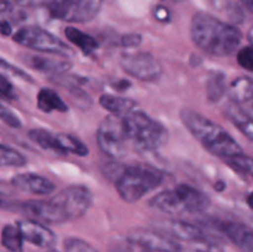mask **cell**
Returning <instances> with one entry per match:
<instances>
[{
    "label": "cell",
    "mask_w": 253,
    "mask_h": 252,
    "mask_svg": "<svg viewBox=\"0 0 253 252\" xmlns=\"http://www.w3.org/2000/svg\"><path fill=\"white\" fill-rule=\"evenodd\" d=\"M249 40H250V42H251V46L253 47V26L250 29V31H249Z\"/></svg>",
    "instance_id": "41"
},
{
    "label": "cell",
    "mask_w": 253,
    "mask_h": 252,
    "mask_svg": "<svg viewBox=\"0 0 253 252\" xmlns=\"http://www.w3.org/2000/svg\"><path fill=\"white\" fill-rule=\"evenodd\" d=\"M120 66L127 76L141 82H155L163 72L160 59L150 52L123 53L120 57Z\"/></svg>",
    "instance_id": "10"
},
{
    "label": "cell",
    "mask_w": 253,
    "mask_h": 252,
    "mask_svg": "<svg viewBox=\"0 0 253 252\" xmlns=\"http://www.w3.org/2000/svg\"><path fill=\"white\" fill-rule=\"evenodd\" d=\"M246 202H247V205H249V207L251 208V209H253V190H252L251 193H250L249 195H247Z\"/></svg>",
    "instance_id": "37"
},
{
    "label": "cell",
    "mask_w": 253,
    "mask_h": 252,
    "mask_svg": "<svg viewBox=\"0 0 253 252\" xmlns=\"http://www.w3.org/2000/svg\"><path fill=\"white\" fill-rule=\"evenodd\" d=\"M25 165H26V158L22 153L9 146L0 145V166L22 167Z\"/></svg>",
    "instance_id": "26"
},
{
    "label": "cell",
    "mask_w": 253,
    "mask_h": 252,
    "mask_svg": "<svg viewBox=\"0 0 253 252\" xmlns=\"http://www.w3.org/2000/svg\"><path fill=\"white\" fill-rule=\"evenodd\" d=\"M226 91L225 74L215 73L210 77L207 84V95L210 101H219Z\"/></svg>",
    "instance_id": "25"
},
{
    "label": "cell",
    "mask_w": 253,
    "mask_h": 252,
    "mask_svg": "<svg viewBox=\"0 0 253 252\" xmlns=\"http://www.w3.org/2000/svg\"><path fill=\"white\" fill-rule=\"evenodd\" d=\"M19 210L29 219L46 225H59L68 221L64 212L52 198L48 200H29L20 203Z\"/></svg>",
    "instance_id": "14"
},
{
    "label": "cell",
    "mask_w": 253,
    "mask_h": 252,
    "mask_svg": "<svg viewBox=\"0 0 253 252\" xmlns=\"http://www.w3.org/2000/svg\"><path fill=\"white\" fill-rule=\"evenodd\" d=\"M141 252H153V251H146V250H142V251Z\"/></svg>",
    "instance_id": "44"
},
{
    "label": "cell",
    "mask_w": 253,
    "mask_h": 252,
    "mask_svg": "<svg viewBox=\"0 0 253 252\" xmlns=\"http://www.w3.org/2000/svg\"><path fill=\"white\" fill-rule=\"evenodd\" d=\"M14 41L27 48L59 57H71L74 51L56 35L40 26H24L14 34Z\"/></svg>",
    "instance_id": "6"
},
{
    "label": "cell",
    "mask_w": 253,
    "mask_h": 252,
    "mask_svg": "<svg viewBox=\"0 0 253 252\" xmlns=\"http://www.w3.org/2000/svg\"><path fill=\"white\" fill-rule=\"evenodd\" d=\"M210 204L211 200L208 194L188 184H179L172 189L158 193L150 200L153 209L169 215L200 214Z\"/></svg>",
    "instance_id": "3"
},
{
    "label": "cell",
    "mask_w": 253,
    "mask_h": 252,
    "mask_svg": "<svg viewBox=\"0 0 253 252\" xmlns=\"http://www.w3.org/2000/svg\"><path fill=\"white\" fill-rule=\"evenodd\" d=\"M64 252H98L89 242L78 237H68L63 241Z\"/></svg>",
    "instance_id": "28"
},
{
    "label": "cell",
    "mask_w": 253,
    "mask_h": 252,
    "mask_svg": "<svg viewBox=\"0 0 253 252\" xmlns=\"http://www.w3.org/2000/svg\"><path fill=\"white\" fill-rule=\"evenodd\" d=\"M0 120L10 127H20L21 126V121L19 120V118L14 113L4 108H0Z\"/></svg>",
    "instance_id": "32"
},
{
    "label": "cell",
    "mask_w": 253,
    "mask_h": 252,
    "mask_svg": "<svg viewBox=\"0 0 253 252\" xmlns=\"http://www.w3.org/2000/svg\"><path fill=\"white\" fill-rule=\"evenodd\" d=\"M128 143L138 151H155L168 142L169 132L160 121L140 110H132L123 116Z\"/></svg>",
    "instance_id": "4"
},
{
    "label": "cell",
    "mask_w": 253,
    "mask_h": 252,
    "mask_svg": "<svg viewBox=\"0 0 253 252\" xmlns=\"http://www.w3.org/2000/svg\"><path fill=\"white\" fill-rule=\"evenodd\" d=\"M237 63L244 69L253 72V47L246 46L237 52Z\"/></svg>",
    "instance_id": "29"
},
{
    "label": "cell",
    "mask_w": 253,
    "mask_h": 252,
    "mask_svg": "<svg viewBox=\"0 0 253 252\" xmlns=\"http://www.w3.org/2000/svg\"><path fill=\"white\" fill-rule=\"evenodd\" d=\"M165 174L150 166H124L115 179V188L121 199L126 203H136L148 193L160 187Z\"/></svg>",
    "instance_id": "5"
},
{
    "label": "cell",
    "mask_w": 253,
    "mask_h": 252,
    "mask_svg": "<svg viewBox=\"0 0 253 252\" xmlns=\"http://www.w3.org/2000/svg\"><path fill=\"white\" fill-rule=\"evenodd\" d=\"M22 61L31 68L48 74H63L72 67V63L64 57H44L40 54H25Z\"/></svg>",
    "instance_id": "18"
},
{
    "label": "cell",
    "mask_w": 253,
    "mask_h": 252,
    "mask_svg": "<svg viewBox=\"0 0 253 252\" xmlns=\"http://www.w3.org/2000/svg\"><path fill=\"white\" fill-rule=\"evenodd\" d=\"M0 96L5 99L15 98L14 85L10 82V79L7 77L2 76L1 73H0Z\"/></svg>",
    "instance_id": "31"
},
{
    "label": "cell",
    "mask_w": 253,
    "mask_h": 252,
    "mask_svg": "<svg viewBox=\"0 0 253 252\" xmlns=\"http://www.w3.org/2000/svg\"><path fill=\"white\" fill-rule=\"evenodd\" d=\"M198 252H208V251H203V250H200V251H198Z\"/></svg>",
    "instance_id": "45"
},
{
    "label": "cell",
    "mask_w": 253,
    "mask_h": 252,
    "mask_svg": "<svg viewBox=\"0 0 253 252\" xmlns=\"http://www.w3.org/2000/svg\"><path fill=\"white\" fill-rule=\"evenodd\" d=\"M103 0H46V7L54 19L84 24L99 14Z\"/></svg>",
    "instance_id": "8"
},
{
    "label": "cell",
    "mask_w": 253,
    "mask_h": 252,
    "mask_svg": "<svg viewBox=\"0 0 253 252\" xmlns=\"http://www.w3.org/2000/svg\"><path fill=\"white\" fill-rule=\"evenodd\" d=\"M64 35H66L67 40L71 42L73 46H76L79 51L83 52L84 54H91L96 51L98 48V42L94 37L90 35L85 34L82 30L77 29V27L68 26L64 29Z\"/></svg>",
    "instance_id": "23"
},
{
    "label": "cell",
    "mask_w": 253,
    "mask_h": 252,
    "mask_svg": "<svg viewBox=\"0 0 253 252\" xmlns=\"http://www.w3.org/2000/svg\"><path fill=\"white\" fill-rule=\"evenodd\" d=\"M37 108L43 113H66L68 110V106L64 103L63 99L53 90L49 88L40 89L39 94L36 96Z\"/></svg>",
    "instance_id": "21"
},
{
    "label": "cell",
    "mask_w": 253,
    "mask_h": 252,
    "mask_svg": "<svg viewBox=\"0 0 253 252\" xmlns=\"http://www.w3.org/2000/svg\"><path fill=\"white\" fill-rule=\"evenodd\" d=\"M172 1H174V2H180V1H183V0H172Z\"/></svg>",
    "instance_id": "42"
},
{
    "label": "cell",
    "mask_w": 253,
    "mask_h": 252,
    "mask_svg": "<svg viewBox=\"0 0 253 252\" xmlns=\"http://www.w3.org/2000/svg\"><path fill=\"white\" fill-rule=\"evenodd\" d=\"M61 208L68 221L77 220L86 214L93 204L94 195L85 185H69L52 197Z\"/></svg>",
    "instance_id": "11"
},
{
    "label": "cell",
    "mask_w": 253,
    "mask_h": 252,
    "mask_svg": "<svg viewBox=\"0 0 253 252\" xmlns=\"http://www.w3.org/2000/svg\"><path fill=\"white\" fill-rule=\"evenodd\" d=\"M183 125L210 153L224 160L241 155L242 148L226 130L190 108H183L179 113Z\"/></svg>",
    "instance_id": "2"
},
{
    "label": "cell",
    "mask_w": 253,
    "mask_h": 252,
    "mask_svg": "<svg viewBox=\"0 0 253 252\" xmlns=\"http://www.w3.org/2000/svg\"><path fill=\"white\" fill-rule=\"evenodd\" d=\"M24 241L40 249H49L57 241L56 234L46 224L32 219L20 220L16 222Z\"/></svg>",
    "instance_id": "15"
},
{
    "label": "cell",
    "mask_w": 253,
    "mask_h": 252,
    "mask_svg": "<svg viewBox=\"0 0 253 252\" xmlns=\"http://www.w3.org/2000/svg\"><path fill=\"white\" fill-rule=\"evenodd\" d=\"M217 229L244 252H253V229L239 221L219 222Z\"/></svg>",
    "instance_id": "16"
},
{
    "label": "cell",
    "mask_w": 253,
    "mask_h": 252,
    "mask_svg": "<svg viewBox=\"0 0 253 252\" xmlns=\"http://www.w3.org/2000/svg\"><path fill=\"white\" fill-rule=\"evenodd\" d=\"M242 1H244V4L246 5L251 11H253V0H242Z\"/></svg>",
    "instance_id": "38"
},
{
    "label": "cell",
    "mask_w": 253,
    "mask_h": 252,
    "mask_svg": "<svg viewBox=\"0 0 253 252\" xmlns=\"http://www.w3.org/2000/svg\"><path fill=\"white\" fill-rule=\"evenodd\" d=\"M155 17L160 21H168L169 20V11L165 6H157L155 9Z\"/></svg>",
    "instance_id": "34"
},
{
    "label": "cell",
    "mask_w": 253,
    "mask_h": 252,
    "mask_svg": "<svg viewBox=\"0 0 253 252\" xmlns=\"http://www.w3.org/2000/svg\"><path fill=\"white\" fill-rule=\"evenodd\" d=\"M229 96L234 104H244L253 99V79L239 77L229 86Z\"/></svg>",
    "instance_id": "22"
},
{
    "label": "cell",
    "mask_w": 253,
    "mask_h": 252,
    "mask_svg": "<svg viewBox=\"0 0 253 252\" xmlns=\"http://www.w3.org/2000/svg\"><path fill=\"white\" fill-rule=\"evenodd\" d=\"M156 230L168 235L174 240L187 242H199L210 247L216 245L210 240V236L198 225L179 219H162L155 222Z\"/></svg>",
    "instance_id": "13"
},
{
    "label": "cell",
    "mask_w": 253,
    "mask_h": 252,
    "mask_svg": "<svg viewBox=\"0 0 253 252\" xmlns=\"http://www.w3.org/2000/svg\"><path fill=\"white\" fill-rule=\"evenodd\" d=\"M96 142L104 155L119 160L127 152L128 140L124 127L123 116H106L96 130Z\"/></svg>",
    "instance_id": "7"
},
{
    "label": "cell",
    "mask_w": 253,
    "mask_h": 252,
    "mask_svg": "<svg viewBox=\"0 0 253 252\" xmlns=\"http://www.w3.org/2000/svg\"><path fill=\"white\" fill-rule=\"evenodd\" d=\"M214 188H215V189H216V190H224V189H225V184H224V183H222V182H217L216 184L214 185Z\"/></svg>",
    "instance_id": "40"
},
{
    "label": "cell",
    "mask_w": 253,
    "mask_h": 252,
    "mask_svg": "<svg viewBox=\"0 0 253 252\" xmlns=\"http://www.w3.org/2000/svg\"><path fill=\"white\" fill-rule=\"evenodd\" d=\"M11 31V25L6 20L0 19V35H2V36H10Z\"/></svg>",
    "instance_id": "35"
},
{
    "label": "cell",
    "mask_w": 253,
    "mask_h": 252,
    "mask_svg": "<svg viewBox=\"0 0 253 252\" xmlns=\"http://www.w3.org/2000/svg\"><path fill=\"white\" fill-rule=\"evenodd\" d=\"M1 245L10 252H21L24 239L17 225H5L1 230Z\"/></svg>",
    "instance_id": "24"
},
{
    "label": "cell",
    "mask_w": 253,
    "mask_h": 252,
    "mask_svg": "<svg viewBox=\"0 0 253 252\" xmlns=\"http://www.w3.org/2000/svg\"><path fill=\"white\" fill-rule=\"evenodd\" d=\"M12 9V5L9 0H0V15L10 11Z\"/></svg>",
    "instance_id": "36"
},
{
    "label": "cell",
    "mask_w": 253,
    "mask_h": 252,
    "mask_svg": "<svg viewBox=\"0 0 253 252\" xmlns=\"http://www.w3.org/2000/svg\"><path fill=\"white\" fill-rule=\"evenodd\" d=\"M11 184L22 192L35 195H49L56 190V184L48 178L36 173H22L12 177Z\"/></svg>",
    "instance_id": "17"
},
{
    "label": "cell",
    "mask_w": 253,
    "mask_h": 252,
    "mask_svg": "<svg viewBox=\"0 0 253 252\" xmlns=\"http://www.w3.org/2000/svg\"><path fill=\"white\" fill-rule=\"evenodd\" d=\"M29 137L43 150L54 151L62 155L72 153L85 157L89 153L88 147L78 137L68 133H53L44 128H32L29 131Z\"/></svg>",
    "instance_id": "9"
},
{
    "label": "cell",
    "mask_w": 253,
    "mask_h": 252,
    "mask_svg": "<svg viewBox=\"0 0 253 252\" xmlns=\"http://www.w3.org/2000/svg\"><path fill=\"white\" fill-rule=\"evenodd\" d=\"M127 240L132 245L146 251L153 252H182V245L177 240L155 229L135 227L127 234Z\"/></svg>",
    "instance_id": "12"
},
{
    "label": "cell",
    "mask_w": 253,
    "mask_h": 252,
    "mask_svg": "<svg viewBox=\"0 0 253 252\" xmlns=\"http://www.w3.org/2000/svg\"><path fill=\"white\" fill-rule=\"evenodd\" d=\"M103 1H109V2H110V1H114V0H103Z\"/></svg>",
    "instance_id": "43"
},
{
    "label": "cell",
    "mask_w": 253,
    "mask_h": 252,
    "mask_svg": "<svg viewBox=\"0 0 253 252\" xmlns=\"http://www.w3.org/2000/svg\"><path fill=\"white\" fill-rule=\"evenodd\" d=\"M34 0H15V2H17L19 5H30Z\"/></svg>",
    "instance_id": "39"
},
{
    "label": "cell",
    "mask_w": 253,
    "mask_h": 252,
    "mask_svg": "<svg viewBox=\"0 0 253 252\" xmlns=\"http://www.w3.org/2000/svg\"><path fill=\"white\" fill-rule=\"evenodd\" d=\"M226 118L234 124L240 132L245 135V137L249 138L251 142H253V118L249 113L244 110L241 106L237 104H230L225 109Z\"/></svg>",
    "instance_id": "19"
},
{
    "label": "cell",
    "mask_w": 253,
    "mask_h": 252,
    "mask_svg": "<svg viewBox=\"0 0 253 252\" xmlns=\"http://www.w3.org/2000/svg\"><path fill=\"white\" fill-rule=\"evenodd\" d=\"M190 37L202 51L217 57L232 54L242 41V34L237 27L207 12H197L193 16Z\"/></svg>",
    "instance_id": "1"
},
{
    "label": "cell",
    "mask_w": 253,
    "mask_h": 252,
    "mask_svg": "<svg viewBox=\"0 0 253 252\" xmlns=\"http://www.w3.org/2000/svg\"><path fill=\"white\" fill-rule=\"evenodd\" d=\"M99 104L106 111L118 116H125L126 114L135 110L136 105H137V103L132 99L125 98V96L110 95V94L101 95L99 99Z\"/></svg>",
    "instance_id": "20"
},
{
    "label": "cell",
    "mask_w": 253,
    "mask_h": 252,
    "mask_svg": "<svg viewBox=\"0 0 253 252\" xmlns=\"http://www.w3.org/2000/svg\"><path fill=\"white\" fill-rule=\"evenodd\" d=\"M225 161L234 169L253 177V157H249V156H245L244 153H241V155L226 158Z\"/></svg>",
    "instance_id": "27"
},
{
    "label": "cell",
    "mask_w": 253,
    "mask_h": 252,
    "mask_svg": "<svg viewBox=\"0 0 253 252\" xmlns=\"http://www.w3.org/2000/svg\"><path fill=\"white\" fill-rule=\"evenodd\" d=\"M141 42H142V36L138 34H127L121 37V43H123L124 47H127V48L138 47Z\"/></svg>",
    "instance_id": "33"
},
{
    "label": "cell",
    "mask_w": 253,
    "mask_h": 252,
    "mask_svg": "<svg viewBox=\"0 0 253 252\" xmlns=\"http://www.w3.org/2000/svg\"><path fill=\"white\" fill-rule=\"evenodd\" d=\"M0 69L4 72H6V73L12 74V76H15V77H19V78L24 79V81L32 82V79L30 78V76L26 73V72L22 71V69H20V68H17V67L12 66V64H10L9 62L4 61V59H1V58H0Z\"/></svg>",
    "instance_id": "30"
}]
</instances>
